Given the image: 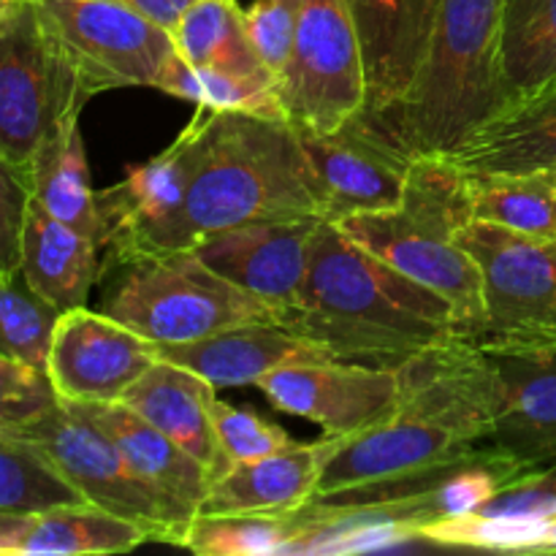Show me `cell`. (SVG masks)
I'll return each mask as SVG.
<instances>
[{
  "instance_id": "obj_21",
  "label": "cell",
  "mask_w": 556,
  "mask_h": 556,
  "mask_svg": "<svg viewBox=\"0 0 556 556\" xmlns=\"http://www.w3.org/2000/svg\"><path fill=\"white\" fill-rule=\"evenodd\" d=\"M215 386L206 383L190 369L157 358L123 396V405L130 407L139 418L172 438L179 448L188 451L193 459L210 470L212 481L228 470L231 462L220 448V440L212 424V402Z\"/></svg>"
},
{
  "instance_id": "obj_32",
  "label": "cell",
  "mask_w": 556,
  "mask_h": 556,
  "mask_svg": "<svg viewBox=\"0 0 556 556\" xmlns=\"http://www.w3.org/2000/svg\"><path fill=\"white\" fill-rule=\"evenodd\" d=\"M296 538L293 514L195 516L182 548L206 556H280Z\"/></svg>"
},
{
  "instance_id": "obj_23",
  "label": "cell",
  "mask_w": 556,
  "mask_h": 556,
  "mask_svg": "<svg viewBox=\"0 0 556 556\" xmlns=\"http://www.w3.org/2000/svg\"><path fill=\"white\" fill-rule=\"evenodd\" d=\"M320 443H296L255 462H233L206 489L195 516H280L313 500Z\"/></svg>"
},
{
  "instance_id": "obj_8",
  "label": "cell",
  "mask_w": 556,
  "mask_h": 556,
  "mask_svg": "<svg viewBox=\"0 0 556 556\" xmlns=\"http://www.w3.org/2000/svg\"><path fill=\"white\" fill-rule=\"evenodd\" d=\"M90 92L33 0L0 14V157L27 174L54 128L81 114Z\"/></svg>"
},
{
  "instance_id": "obj_11",
  "label": "cell",
  "mask_w": 556,
  "mask_h": 556,
  "mask_svg": "<svg viewBox=\"0 0 556 556\" xmlns=\"http://www.w3.org/2000/svg\"><path fill=\"white\" fill-rule=\"evenodd\" d=\"M288 123L329 134L364 112L362 49L345 0H302L291 60L280 79Z\"/></svg>"
},
{
  "instance_id": "obj_25",
  "label": "cell",
  "mask_w": 556,
  "mask_h": 556,
  "mask_svg": "<svg viewBox=\"0 0 556 556\" xmlns=\"http://www.w3.org/2000/svg\"><path fill=\"white\" fill-rule=\"evenodd\" d=\"M144 543H152L144 527L85 503L27 514L0 543V556L125 554Z\"/></svg>"
},
{
  "instance_id": "obj_41",
  "label": "cell",
  "mask_w": 556,
  "mask_h": 556,
  "mask_svg": "<svg viewBox=\"0 0 556 556\" xmlns=\"http://www.w3.org/2000/svg\"><path fill=\"white\" fill-rule=\"evenodd\" d=\"M530 554H556V521H554V525H548L546 530H543L541 541L532 546Z\"/></svg>"
},
{
  "instance_id": "obj_4",
  "label": "cell",
  "mask_w": 556,
  "mask_h": 556,
  "mask_svg": "<svg viewBox=\"0 0 556 556\" xmlns=\"http://www.w3.org/2000/svg\"><path fill=\"white\" fill-rule=\"evenodd\" d=\"M467 220L465 174L440 155H418L400 206L353 215L337 226L396 271L451 302L459 334H478L483 329L481 269L456 242V231Z\"/></svg>"
},
{
  "instance_id": "obj_33",
  "label": "cell",
  "mask_w": 556,
  "mask_h": 556,
  "mask_svg": "<svg viewBox=\"0 0 556 556\" xmlns=\"http://www.w3.org/2000/svg\"><path fill=\"white\" fill-rule=\"evenodd\" d=\"M58 318V309L36 296L22 277H0V353L43 369Z\"/></svg>"
},
{
  "instance_id": "obj_43",
  "label": "cell",
  "mask_w": 556,
  "mask_h": 556,
  "mask_svg": "<svg viewBox=\"0 0 556 556\" xmlns=\"http://www.w3.org/2000/svg\"><path fill=\"white\" fill-rule=\"evenodd\" d=\"M548 177H552V185H554V195H556V168H554V172H548Z\"/></svg>"
},
{
  "instance_id": "obj_37",
  "label": "cell",
  "mask_w": 556,
  "mask_h": 556,
  "mask_svg": "<svg viewBox=\"0 0 556 556\" xmlns=\"http://www.w3.org/2000/svg\"><path fill=\"white\" fill-rule=\"evenodd\" d=\"M302 0H258L244 11V27H248L250 43L261 63L280 85L286 65L291 60L293 33H296V16Z\"/></svg>"
},
{
  "instance_id": "obj_39",
  "label": "cell",
  "mask_w": 556,
  "mask_h": 556,
  "mask_svg": "<svg viewBox=\"0 0 556 556\" xmlns=\"http://www.w3.org/2000/svg\"><path fill=\"white\" fill-rule=\"evenodd\" d=\"M114 3H123L128 9L139 11L147 20H152L155 25L166 27L168 33L177 27V22L182 20L185 11L195 3V0H114Z\"/></svg>"
},
{
  "instance_id": "obj_17",
  "label": "cell",
  "mask_w": 556,
  "mask_h": 556,
  "mask_svg": "<svg viewBox=\"0 0 556 556\" xmlns=\"http://www.w3.org/2000/svg\"><path fill=\"white\" fill-rule=\"evenodd\" d=\"M324 217L258 220L201 239L193 253L228 282L271 307L275 324L296 304Z\"/></svg>"
},
{
  "instance_id": "obj_13",
  "label": "cell",
  "mask_w": 556,
  "mask_h": 556,
  "mask_svg": "<svg viewBox=\"0 0 556 556\" xmlns=\"http://www.w3.org/2000/svg\"><path fill=\"white\" fill-rule=\"evenodd\" d=\"M456 242L483 280V337H556V239H538L483 220H467Z\"/></svg>"
},
{
  "instance_id": "obj_14",
  "label": "cell",
  "mask_w": 556,
  "mask_h": 556,
  "mask_svg": "<svg viewBox=\"0 0 556 556\" xmlns=\"http://www.w3.org/2000/svg\"><path fill=\"white\" fill-rule=\"evenodd\" d=\"M157 345L117 318L87 307L60 313L47 353L54 394L76 405L123 402L130 386L157 362Z\"/></svg>"
},
{
  "instance_id": "obj_28",
  "label": "cell",
  "mask_w": 556,
  "mask_h": 556,
  "mask_svg": "<svg viewBox=\"0 0 556 556\" xmlns=\"http://www.w3.org/2000/svg\"><path fill=\"white\" fill-rule=\"evenodd\" d=\"M172 41L179 58L195 68L271 76L250 43L237 0H195L172 30Z\"/></svg>"
},
{
  "instance_id": "obj_12",
  "label": "cell",
  "mask_w": 556,
  "mask_h": 556,
  "mask_svg": "<svg viewBox=\"0 0 556 556\" xmlns=\"http://www.w3.org/2000/svg\"><path fill=\"white\" fill-rule=\"evenodd\" d=\"M296 136L315 179L324 220L342 223L402 204L418 155L380 117L362 112L329 134L296 128Z\"/></svg>"
},
{
  "instance_id": "obj_29",
  "label": "cell",
  "mask_w": 556,
  "mask_h": 556,
  "mask_svg": "<svg viewBox=\"0 0 556 556\" xmlns=\"http://www.w3.org/2000/svg\"><path fill=\"white\" fill-rule=\"evenodd\" d=\"M470 220L538 239H556V195L548 172L465 174Z\"/></svg>"
},
{
  "instance_id": "obj_5",
  "label": "cell",
  "mask_w": 556,
  "mask_h": 556,
  "mask_svg": "<svg viewBox=\"0 0 556 556\" xmlns=\"http://www.w3.org/2000/svg\"><path fill=\"white\" fill-rule=\"evenodd\" d=\"M476 451L478 445L459 429L400 396V407L383 421L320 440L313 503L342 505L413 494Z\"/></svg>"
},
{
  "instance_id": "obj_22",
  "label": "cell",
  "mask_w": 556,
  "mask_h": 556,
  "mask_svg": "<svg viewBox=\"0 0 556 556\" xmlns=\"http://www.w3.org/2000/svg\"><path fill=\"white\" fill-rule=\"evenodd\" d=\"M79 407L98 427L112 434V440L123 451L125 462L139 476V481L147 489H152L179 521L190 527L212 483L210 470L199 459H193L188 451L179 448L172 438H166L152 424L136 416L123 402Z\"/></svg>"
},
{
  "instance_id": "obj_35",
  "label": "cell",
  "mask_w": 556,
  "mask_h": 556,
  "mask_svg": "<svg viewBox=\"0 0 556 556\" xmlns=\"http://www.w3.org/2000/svg\"><path fill=\"white\" fill-rule=\"evenodd\" d=\"M212 424H215V434L220 440L223 454L231 465L233 462L264 459V456L280 454V451L296 445V440L282 427L266 421L258 413L228 405L217 396L212 402Z\"/></svg>"
},
{
  "instance_id": "obj_3",
  "label": "cell",
  "mask_w": 556,
  "mask_h": 556,
  "mask_svg": "<svg viewBox=\"0 0 556 556\" xmlns=\"http://www.w3.org/2000/svg\"><path fill=\"white\" fill-rule=\"evenodd\" d=\"M503 0H440L421 71L396 109L375 114L416 155H445L505 103Z\"/></svg>"
},
{
  "instance_id": "obj_7",
  "label": "cell",
  "mask_w": 556,
  "mask_h": 556,
  "mask_svg": "<svg viewBox=\"0 0 556 556\" xmlns=\"http://www.w3.org/2000/svg\"><path fill=\"white\" fill-rule=\"evenodd\" d=\"M123 269L101 309L155 345L204 340L239 324L275 320L271 307L212 271L193 250L155 255Z\"/></svg>"
},
{
  "instance_id": "obj_10",
  "label": "cell",
  "mask_w": 556,
  "mask_h": 556,
  "mask_svg": "<svg viewBox=\"0 0 556 556\" xmlns=\"http://www.w3.org/2000/svg\"><path fill=\"white\" fill-rule=\"evenodd\" d=\"M90 96L155 87L174 58L172 33L114 0H33Z\"/></svg>"
},
{
  "instance_id": "obj_42",
  "label": "cell",
  "mask_w": 556,
  "mask_h": 556,
  "mask_svg": "<svg viewBox=\"0 0 556 556\" xmlns=\"http://www.w3.org/2000/svg\"><path fill=\"white\" fill-rule=\"evenodd\" d=\"M14 3H20V0H0V14H5Z\"/></svg>"
},
{
  "instance_id": "obj_30",
  "label": "cell",
  "mask_w": 556,
  "mask_h": 556,
  "mask_svg": "<svg viewBox=\"0 0 556 556\" xmlns=\"http://www.w3.org/2000/svg\"><path fill=\"white\" fill-rule=\"evenodd\" d=\"M155 90L188 101L210 112H239L255 117L288 119L280 101V85L271 76L233 74L223 68H195L188 60L174 58L163 68Z\"/></svg>"
},
{
  "instance_id": "obj_40",
  "label": "cell",
  "mask_w": 556,
  "mask_h": 556,
  "mask_svg": "<svg viewBox=\"0 0 556 556\" xmlns=\"http://www.w3.org/2000/svg\"><path fill=\"white\" fill-rule=\"evenodd\" d=\"M27 519V514H11V510H0V543Z\"/></svg>"
},
{
  "instance_id": "obj_20",
  "label": "cell",
  "mask_w": 556,
  "mask_h": 556,
  "mask_svg": "<svg viewBox=\"0 0 556 556\" xmlns=\"http://www.w3.org/2000/svg\"><path fill=\"white\" fill-rule=\"evenodd\" d=\"M157 356L190 369L215 389L258 386L266 375L286 364L331 358L313 342L291 334L275 320H253V324L223 329L204 340L157 345Z\"/></svg>"
},
{
  "instance_id": "obj_19",
  "label": "cell",
  "mask_w": 556,
  "mask_h": 556,
  "mask_svg": "<svg viewBox=\"0 0 556 556\" xmlns=\"http://www.w3.org/2000/svg\"><path fill=\"white\" fill-rule=\"evenodd\" d=\"M445 161L462 174H538L556 168V81L500 106Z\"/></svg>"
},
{
  "instance_id": "obj_16",
  "label": "cell",
  "mask_w": 556,
  "mask_h": 556,
  "mask_svg": "<svg viewBox=\"0 0 556 556\" xmlns=\"http://www.w3.org/2000/svg\"><path fill=\"white\" fill-rule=\"evenodd\" d=\"M188 190V139L179 134L150 161L130 166L119 182L98 193L106 250L114 264L174 253Z\"/></svg>"
},
{
  "instance_id": "obj_36",
  "label": "cell",
  "mask_w": 556,
  "mask_h": 556,
  "mask_svg": "<svg viewBox=\"0 0 556 556\" xmlns=\"http://www.w3.org/2000/svg\"><path fill=\"white\" fill-rule=\"evenodd\" d=\"M58 400L47 369L0 353V429L30 421Z\"/></svg>"
},
{
  "instance_id": "obj_6",
  "label": "cell",
  "mask_w": 556,
  "mask_h": 556,
  "mask_svg": "<svg viewBox=\"0 0 556 556\" xmlns=\"http://www.w3.org/2000/svg\"><path fill=\"white\" fill-rule=\"evenodd\" d=\"M456 337L486 424L481 451L521 470L556 462V337Z\"/></svg>"
},
{
  "instance_id": "obj_24",
  "label": "cell",
  "mask_w": 556,
  "mask_h": 556,
  "mask_svg": "<svg viewBox=\"0 0 556 556\" xmlns=\"http://www.w3.org/2000/svg\"><path fill=\"white\" fill-rule=\"evenodd\" d=\"M101 250L96 239L49 215L36 199L30 201L20 277L58 313L87 307L101 271Z\"/></svg>"
},
{
  "instance_id": "obj_38",
  "label": "cell",
  "mask_w": 556,
  "mask_h": 556,
  "mask_svg": "<svg viewBox=\"0 0 556 556\" xmlns=\"http://www.w3.org/2000/svg\"><path fill=\"white\" fill-rule=\"evenodd\" d=\"M33 190L25 172L0 157V277H20L22 237Z\"/></svg>"
},
{
  "instance_id": "obj_1",
  "label": "cell",
  "mask_w": 556,
  "mask_h": 556,
  "mask_svg": "<svg viewBox=\"0 0 556 556\" xmlns=\"http://www.w3.org/2000/svg\"><path fill=\"white\" fill-rule=\"evenodd\" d=\"M277 324L326 356L380 367H400L459 334L451 302L396 271L329 220L315 233L296 304Z\"/></svg>"
},
{
  "instance_id": "obj_15",
  "label": "cell",
  "mask_w": 556,
  "mask_h": 556,
  "mask_svg": "<svg viewBox=\"0 0 556 556\" xmlns=\"http://www.w3.org/2000/svg\"><path fill=\"white\" fill-rule=\"evenodd\" d=\"M282 413L307 418L329 434H353L383 421L400 407V369L345 358L293 362L258 383Z\"/></svg>"
},
{
  "instance_id": "obj_34",
  "label": "cell",
  "mask_w": 556,
  "mask_h": 556,
  "mask_svg": "<svg viewBox=\"0 0 556 556\" xmlns=\"http://www.w3.org/2000/svg\"><path fill=\"white\" fill-rule=\"evenodd\" d=\"M486 519L516 521V525L548 527L556 521V462L530 467L505 481L481 508Z\"/></svg>"
},
{
  "instance_id": "obj_27",
  "label": "cell",
  "mask_w": 556,
  "mask_h": 556,
  "mask_svg": "<svg viewBox=\"0 0 556 556\" xmlns=\"http://www.w3.org/2000/svg\"><path fill=\"white\" fill-rule=\"evenodd\" d=\"M500 74L505 103L554 85L556 0H503Z\"/></svg>"
},
{
  "instance_id": "obj_26",
  "label": "cell",
  "mask_w": 556,
  "mask_h": 556,
  "mask_svg": "<svg viewBox=\"0 0 556 556\" xmlns=\"http://www.w3.org/2000/svg\"><path fill=\"white\" fill-rule=\"evenodd\" d=\"M79 117L81 114H71L49 134L30 161L27 179H30L33 199L49 215L106 248V231L98 210V193L92 190Z\"/></svg>"
},
{
  "instance_id": "obj_9",
  "label": "cell",
  "mask_w": 556,
  "mask_h": 556,
  "mask_svg": "<svg viewBox=\"0 0 556 556\" xmlns=\"http://www.w3.org/2000/svg\"><path fill=\"white\" fill-rule=\"evenodd\" d=\"M0 434L33 445L85 497L87 505L144 527L152 543H185L188 525L139 481L112 434L98 427L74 402L58 400L30 421L0 429Z\"/></svg>"
},
{
  "instance_id": "obj_2",
  "label": "cell",
  "mask_w": 556,
  "mask_h": 556,
  "mask_svg": "<svg viewBox=\"0 0 556 556\" xmlns=\"http://www.w3.org/2000/svg\"><path fill=\"white\" fill-rule=\"evenodd\" d=\"M182 134L188 190L174 253L244 223L320 215L315 179L288 119L195 106Z\"/></svg>"
},
{
  "instance_id": "obj_31",
  "label": "cell",
  "mask_w": 556,
  "mask_h": 556,
  "mask_svg": "<svg viewBox=\"0 0 556 556\" xmlns=\"http://www.w3.org/2000/svg\"><path fill=\"white\" fill-rule=\"evenodd\" d=\"M63 505H85V497L33 445L0 434V510L41 514Z\"/></svg>"
},
{
  "instance_id": "obj_18",
  "label": "cell",
  "mask_w": 556,
  "mask_h": 556,
  "mask_svg": "<svg viewBox=\"0 0 556 556\" xmlns=\"http://www.w3.org/2000/svg\"><path fill=\"white\" fill-rule=\"evenodd\" d=\"M362 49L367 106L386 114L410 92L438 22L440 0H345Z\"/></svg>"
}]
</instances>
